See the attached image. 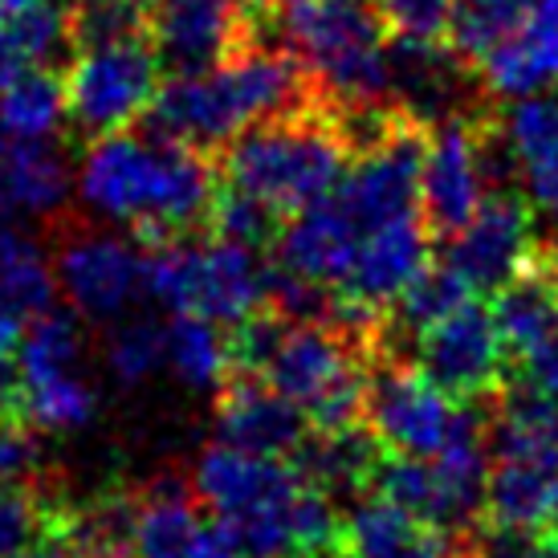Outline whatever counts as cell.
<instances>
[{"label": "cell", "mask_w": 558, "mask_h": 558, "mask_svg": "<svg viewBox=\"0 0 558 558\" xmlns=\"http://www.w3.org/2000/svg\"><path fill=\"white\" fill-rule=\"evenodd\" d=\"M147 248V298L171 314H201L220 326H241L269 306V269L257 248L208 236H168Z\"/></svg>", "instance_id": "6"}, {"label": "cell", "mask_w": 558, "mask_h": 558, "mask_svg": "<svg viewBox=\"0 0 558 558\" xmlns=\"http://www.w3.org/2000/svg\"><path fill=\"white\" fill-rule=\"evenodd\" d=\"M62 518L65 513L25 481H0V558H16Z\"/></svg>", "instance_id": "36"}, {"label": "cell", "mask_w": 558, "mask_h": 558, "mask_svg": "<svg viewBox=\"0 0 558 558\" xmlns=\"http://www.w3.org/2000/svg\"><path fill=\"white\" fill-rule=\"evenodd\" d=\"M506 342L497 330L494 306L477 298L461 302L440 323L416 335V367L424 379L457 403L489 400L506 384Z\"/></svg>", "instance_id": "12"}, {"label": "cell", "mask_w": 558, "mask_h": 558, "mask_svg": "<svg viewBox=\"0 0 558 558\" xmlns=\"http://www.w3.org/2000/svg\"><path fill=\"white\" fill-rule=\"evenodd\" d=\"M53 274L70 311L86 323H119L147 298V248L143 241L70 220L53 248Z\"/></svg>", "instance_id": "9"}, {"label": "cell", "mask_w": 558, "mask_h": 558, "mask_svg": "<svg viewBox=\"0 0 558 558\" xmlns=\"http://www.w3.org/2000/svg\"><path fill=\"white\" fill-rule=\"evenodd\" d=\"M311 98H318V90L294 49L278 37H262L208 74L163 82L143 114V131L217 159L241 131Z\"/></svg>", "instance_id": "3"}, {"label": "cell", "mask_w": 558, "mask_h": 558, "mask_svg": "<svg viewBox=\"0 0 558 558\" xmlns=\"http://www.w3.org/2000/svg\"><path fill=\"white\" fill-rule=\"evenodd\" d=\"M65 518H70V513H65ZM65 518L53 530H46L37 543L25 546L16 558H86V555H82V546L74 543V534L65 530Z\"/></svg>", "instance_id": "40"}, {"label": "cell", "mask_w": 558, "mask_h": 558, "mask_svg": "<svg viewBox=\"0 0 558 558\" xmlns=\"http://www.w3.org/2000/svg\"><path fill=\"white\" fill-rule=\"evenodd\" d=\"M391 107L412 114L416 123L436 126L457 114H477L473 102V70L449 41H408L391 37Z\"/></svg>", "instance_id": "16"}, {"label": "cell", "mask_w": 558, "mask_h": 558, "mask_svg": "<svg viewBox=\"0 0 558 558\" xmlns=\"http://www.w3.org/2000/svg\"><path fill=\"white\" fill-rule=\"evenodd\" d=\"M41 465L37 428L21 416H0V481H25Z\"/></svg>", "instance_id": "38"}, {"label": "cell", "mask_w": 558, "mask_h": 558, "mask_svg": "<svg viewBox=\"0 0 558 558\" xmlns=\"http://www.w3.org/2000/svg\"><path fill=\"white\" fill-rule=\"evenodd\" d=\"M384 457L388 449L379 445V436L367 424H351V428H314L290 461L306 485L335 497L372 489V477Z\"/></svg>", "instance_id": "23"}, {"label": "cell", "mask_w": 558, "mask_h": 558, "mask_svg": "<svg viewBox=\"0 0 558 558\" xmlns=\"http://www.w3.org/2000/svg\"><path fill=\"white\" fill-rule=\"evenodd\" d=\"M53 290L58 274L46 248L29 233H21L13 220L0 217V323H33L37 314L49 311Z\"/></svg>", "instance_id": "28"}, {"label": "cell", "mask_w": 558, "mask_h": 558, "mask_svg": "<svg viewBox=\"0 0 558 558\" xmlns=\"http://www.w3.org/2000/svg\"><path fill=\"white\" fill-rule=\"evenodd\" d=\"M465 416L469 403L445 396L433 379L420 375L416 363H403L396 355L375 359L372 388H367V428L388 452L436 457L461 433Z\"/></svg>", "instance_id": "10"}, {"label": "cell", "mask_w": 558, "mask_h": 558, "mask_svg": "<svg viewBox=\"0 0 558 558\" xmlns=\"http://www.w3.org/2000/svg\"><path fill=\"white\" fill-rule=\"evenodd\" d=\"M481 123L485 110L445 119L428 131V151L420 171V213L433 236L461 233L485 201L489 180L481 168Z\"/></svg>", "instance_id": "14"}, {"label": "cell", "mask_w": 558, "mask_h": 558, "mask_svg": "<svg viewBox=\"0 0 558 558\" xmlns=\"http://www.w3.org/2000/svg\"><path fill=\"white\" fill-rule=\"evenodd\" d=\"M156 4L159 0H65L74 53L90 46H110V41L151 37Z\"/></svg>", "instance_id": "33"}, {"label": "cell", "mask_w": 558, "mask_h": 558, "mask_svg": "<svg viewBox=\"0 0 558 558\" xmlns=\"http://www.w3.org/2000/svg\"><path fill=\"white\" fill-rule=\"evenodd\" d=\"M217 187V159L151 131L94 140L78 171L82 204L94 217L131 229L143 245L208 229Z\"/></svg>", "instance_id": "1"}, {"label": "cell", "mask_w": 558, "mask_h": 558, "mask_svg": "<svg viewBox=\"0 0 558 558\" xmlns=\"http://www.w3.org/2000/svg\"><path fill=\"white\" fill-rule=\"evenodd\" d=\"M74 58L70 16L58 0H0V90L33 65Z\"/></svg>", "instance_id": "24"}, {"label": "cell", "mask_w": 558, "mask_h": 558, "mask_svg": "<svg viewBox=\"0 0 558 558\" xmlns=\"http://www.w3.org/2000/svg\"><path fill=\"white\" fill-rule=\"evenodd\" d=\"M534 236H538V220H534L530 196H513L506 187H497L489 192V201H481L477 217L461 233L445 236L440 262L473 294H497L530 265Z\"/></svg>", "instance_id": "13"}, {"label": "cell", "mask_w": 558, "mask_h": 558, "mask_svg": "<svg viewBox=\"0 0 558 558\" xmlns=\"http://www.w3.org/2000/svg\"><path fill=\"white\" fill-rule=\"evenodd\" d=\"M70 123L65 74L58 65H33L0 90V126L25 140H53Z\"/></svg>", "instance_id": "30"}, {"label": "cell", "mask_w": 558, "mask_h": 558, "mask_svg": "<svg viewBox=\"0 0 558 558\" xmlns=\"http://www.w3.org/2000/svg\"><path fill=\"white\" fill-rule=\"evenodd\" d=\"M359 245H363V233L355 229V220L326 196L314 208L286 220L274 248H278L281 269H290L306 281H318L326 290H339L355 265Z\"/></svg>", "instance_id": "21"}, {"label": "cell", "mask_w": 558, "mask_h": 558, "mask_svg": "<svg viewBox=\"0 0 558 558\" xmlns=\"http://www.w3.org/2000/svg\"><path fill=\"white\" fill-rule=\"evenodd\" d=\"M359 151L347 110L311 98L302 107L262 119L217 156L220 184L248 192L290 220L326 201Z\"/></svg>", "instance_id": "4"}, {"label": "cell", "mask_w": 558, "mask_h": 558, "mask_svg": "<svg viewBox=\"0 0 558 558\" xmlns=\"http://www.w3.org/2000/svg\"><path fill=\"white\" fill-rule=\"evenodd\" d=\"M379 16L391 29V37L408 41H449L452 9L457 0H375Z\"/></svg>", "instance_id": "37"}, {"label": "cell", "mask_w": 558, "mask_h": 558, "mask_svg": "<svg viewBox=\"0 0 558 558\" xmlns=\"http://www.w3.org/2000/svg\"><path fill=\"white\" fill-rule=\"evenodd\" d=\"M494 318L510 359H530L558 335V281L526 265L494 294Z\"/></svg>", "instance_id": "27"}, {"label": "cell", "mask_w": 558, "mask_h": 558, "mask_svg": "<svg viewBox=\"0 0 558 558\" xmlns=\"http://www.w3.org/2000/svg\"><path fill=\"white\" fill-rule=\"evenodd\" d=\"M281 229H286L281 213H274L269 204H262L257 196H248V192L220 184L204 233L225 236V241H236V245H248V248H265V245H278Z\"/></svg>", "instance_id": "35"}, {"label": "cell", "mask_w": 558, "mask_h": 558, "mask_svg": "<svg viewBox=\"0 0 558 558\" xmlns=\"http://www.w3.org/2000/svg\"><path fill=\"white\" fill-rule=\"evenodd\" d=\"M530 265H534V269H543L550 281H558V225H550V229H538Z\"/></svg>", "instance_id": "41"}, {"label": "cell", "mask_w": 558, "mask_h": 558, "mask_svg": "<svg viewBox=\"0 0 558 558\" xmlns=\"http://www.w3.org/2000/svg\"><path fill=\"white\" fill-rule=\"evenodd\" d=\"M245 558H253V555H245Z\"/></svg>", "instance_id": "44"}, {"label": "cell", "mask_w": 558, "mask_h": 558, "mask_svg": "<svg viewBox=\"0 0 558 558\" xmlns=\"http://www.w3.org/2000/svg\"><path fill=\"white\" fill-rule=\"evenodd\" d=\"M501 131L518 159V175L526 180L530 204L558 217V98L530 94L513 102Z\"/></svg>", "instance_id": "25"}, {"label": "cell", "mask_w": 558, "mask_h": 558, "mask_svg": "<svg viewBox=\"0 0 558 558\" xmlns=\"http://www.w3.org/2000/svg\"><path fill=\"white\" fill-rule=\"evenodd\" d=\"M494 526L546 530L558 522V469L494 461L485 481V518Z\"/></svg>", "instance_id": "26"}, {"label": "cell", "mask_w": 558, "mask_h": 558, "mask_svg": "<svg viewBox=\"0 0 558 558\" xmlns=\"http://www.w3.org/2000/svg\"><path fill=\"white\" fill-rule=\"evenodd\" d=\"M469 298H473V290H469L465 281L457 278L445 262H433L400 298H396V311L388 314V335H384L388 355H391V339H396V335H420L424 326L440 323L445 314H452L461 302H469Z\"/></svg>", "instance_id": "34"}, {"label": "cell", "mask_w": 558, "mask_h": 558, "mask_svg": "<svg viewBox=\"0 0 558 558\" xmlns=\"http://www.w3.org/2000/svg\"><path fill=\"white\" fill-rule=\"evenodd\" d=\"M131 558H241V550L192 485L159 477L135 494Z\"/></svg>", "instance_id": "15"}, {"label": "cell", "mask_w": 558, "mask_h": 558, "mask_svg": "<svg viewBox=\"0 0 558 558\" xmlns=\"http://www.w3.org/2000/svg\"><path fill=\"white\" fill-rule=\"evenodd\" d=\"M159 78H163V65L151 37L78 49L65 70L74 135L94 143L114 131H126L131 123H143V114L159 94Z\"/></svg>", "instance_id": "8"}, {"label": "cell", "mask_w": 558, "mask_h": 558, "mask_svg": "<svg viewBox=\"0 0 558 558\" xmlns=\"http://www.w3.org/2000/svg\"><path fill=\"white\" fill-rule=\"evenodd\" d=\"M543 538H546V550H550V558H558V522L550 530H546Z\"/></svg>", "instance_id": "42"}, {"label": "cell", "mask_w": 558, "mask_h": 558, "mask_svg": "<svg viewBox=\"0 0 558 558\" xmlns=\"http://www.w3.org/2000/svg\"><path fill=\"white\" fill-rule=\"evenodd\" d=\"M342 558H469V534H452L388 497H367L342 518Z\"/></svg>", "instance_id": "19"}, {"label": "cell", "mask_w": 558, "mask_h": 558, "mask_svg": "<svg viewBox=\"0 0 558 558\" xmlns=\"http://www.w3.org/2000/svg\"><path fill=\"white\" fill-rule=\"evenodd\" d=\"M262 37H278L274 9L241 0H159L151 21V46L171 78L208 74L213 65Z\"/></svg>", "instance_id": "11"}, {"label": "cell", "mask_w": 558, "mask_h": 558, "mask_svg": "<svg viewBox=\"0 0 558 558\" xmlns=\"http://www.w3.org/2000/svg\"><path fill=\"white\" fill-rule=\"evenodd\" d=\"M428 265H433V229H428L424 213H412V217L391 220L363 236L359 257L339 286V294L375 306V311H388Z\"/></svg>", "instance_id": "18"}, {"label": "cell", "mask_w": 558, "mask_h": 558, "mask_svg": "<svg viewBox=\"0 0 558 558\" xmlns=\"http://www.w3.org/2000/svg\"><path fill=\"white\" fill-rule=\"evenodd\" d=\"M233 335L201 314H171L168 323V372L196 391H213L229 384L233 372Z\"/></svg>", "instance_id": "29"}, {"label": "cell", "mask_w": 558, "mask_h": 558, "mask_svg": "<svg viewBox=\"0 0 558 558\" xmlns=\"http://www.w3.org/2000/svg\"><path fill=\"white\" fill-rule=\"evenodd\" d=\"M485 90L530 98L543 94L558 78V0H543L522 29L477 65Z\"/></svg>", "instance_id": "22"}, {"label": "cell", "mask_w": 558, "mask_h": 558, "mask_svg": "<svg viewBox=\"0 0 558 558\" xmlns=\"http://www.w3.org/2000/svg\"><path fill=\"white\" fill-rule=\"evenodd\" d=\"M375 359H384V347L335 318L290 323L265 306L233 326L236 367L245 375H262L281 396H290L314 428L367 424Z\"/></svg>", "instance_id": "2"}, {"label": "cell", "mask_w": 558, "mask_h": 558, "mask_svg": "<svg viewBox=\"0 0 558 558\" xmlns=\"http://www.w3.org/2000/svg\"><path fill=\"white\" fill-rule=\"evenodd\" d=\"M16 416L37 433H78L98 416V388L86 379V335L74 311H46L21 330Z\"/></svg>", "instance_id": "7"}, {"label": "cell", "mask_w": 558, "mask_h": 558, "mask_svg": "<svg viewBox=\"0 0 558 558\" xmlns=\"http://www.w3.org/2000/svg\"><path fill=\"white\" fill-rule=\"evenodd\" d=\"M102 359L119 384H147L151 375L168 367V323L140 311L110 323Z\"/></svg>", "instance_id": "32"}, {"label": "cell", "mask_w": 558, "mask_h": 558, "mask_svg": "<svg viewBox=\"0 0 558 558\" xmlns=\"http://www.w3.org/2000/svg\"><path fill=\"white\" fill-rule=\"evenodd\" d=\"M74 171L62 147L49 140H25L0 126V217L58 220L70 204Z\"/></svg>", "instance_id": "20"}, {"label": "cell", "mask_w": 558, "mask_h": 558, "mask_svg": "<svg viewBox=\"0 0 558 558\" xmlns=\"http://www.w3.org/2000/svg\"><path fill=\"white\" fill-rule=\"evenodd\" d=\"M538 4L543 0H457L449 25V46L465 62L481 65L506 37H513L526 25Z\"/></svg>", "instance_id": "31"}, {"label": "cell", "mask_w": 558, "mask_h": 558, "mask_svg": "<svg viewBox=\"0 0 558 558\" xmlns=\"http://www.w3.org/2000/svg\"><path fill=\"white\" fill-rule=\"evenodd\" d=\"M274 33L306 65L318 98L342 110L391 107V29L375 0H281Z\"/></svg>", "instance_id": "5"}, {"label": "cell", "mask_w": 558, "mask_h": 558, "mask_svg": "<svg viewBox=\"0 0 558 558\" xmlns=\"http://www.w3.org/2000/svg\"><path fill=\"white\" fill-rule=\"evenodd\" d=\"M522 367H526L530 384L558 403V335L546 347H538L530 359H522Z\"/></svg>", "instance_id": "39"}, {"label": "cell", "mask_w": 558, "mask_h": 558, "mask_svg": "<svg viewBox=\"0 0 558 558\" xmlns=\"http://www.w3.org/2000/svg\"><path fill=\"white\" fill-rule=\"evenodd\" d=\"M314 433L311 416L262 375L229 379L217 396V440L262 457H294Z\"/></svg>", "instance_id": "17"}, {"label": "cell", "mask_w": 558, "mask_h": 558, "mask_svg": "<svg viewBox=\"0 0 558 558\" xmlns=\"http://www.w3.org/2000/svg\"><path fill=\"white\" fill-rule=\"evenodd\" d=\"M241 4H257V9H278L281 0H241Z\"/></svg>", "instance_id": "43"}]
</instances>
